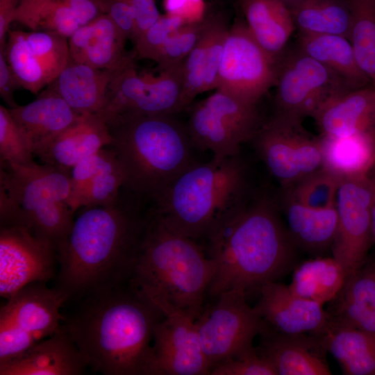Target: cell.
Masks as SVG:
<instances>
[{
	"label": "cell",
	"mask_w": 375,
	"mask_h": 375,
	"mask_svg": "<svg viewBox=\"0 0 375 375\" xmlns=\"http://www.w3.org/2000/svg\"><path fill=\"white\" fill-rule=\"evenodd\" d=\"M124 185V177L118 162L91 181L78 201L77 210L112 204L118 199Z\"/></svg>",
	"instance_id": "obj_41"
},
{
	"label": "cell",
	"mask_w": 375,
	"mask_h": 375,
	"mask_svg": "<svg viewBox=\"0 0 375 375\" xmlns=\"http://www.w3.org/2000/svg\"><path fill=\"white\" fill-rule=\"evenodd\" d=\"M374 200L375 185L367 175L340 178L335 203L338 223L331 251L346 276L365 262L375 243Z\"/></svg>",
	"instance_id": "obj_14"
},
{
	"label": "cell",
	"mask_w": 375,
	"mask_h": 375,
	"mask_svg": "<svg viewBox=\"0 0 375 375\" xmlns=\"http://www.w3.org/2000/svg\"><path fill=\"white\" fill-rule=\"evenodd\" d=\"M199 242L170 230L149 210L130 283L167 315L196 319L216 273Z\"/></svg>",
	"instance_id": "obj_4"
},
{
	"label": "cell",
	"mask_w": 375,
	"mask_h": 375,
	"mask_svg": "<svg viewBox=\"0 0 375 375\" xmlns=\"http://www.w3.org/2000/svg\"><path fill=\"white\" fill-rule=\"evenodd\" d=\"M164 8L167 14L178 16L186 23L198 22L205 17L203 0H164Z\"/></svg>",
	"instance_id": "obj_49"
},
{
	"label": "cell",
	"mask_w": 375,
	"mask_h": 375,
	"mask_svg": "<svg viewBox=\"0 0 375 375\" xmlns=\"http://www.w3.org/2000/svg\"><path fill=\"white\" fill-rule=\"evenodd\" d=\"M269 195L256 193L247 204L206 241L217 266L208 294L233 288L248 292L278 281L297 266L299 249Z\"/></svg>",
	"instance_id": "obj_3"
},
{
	"label": "cell",
	"mask_w": 375,
	"mask_h": 375,
	"mask_svg": "<svg viewBox=\"0 0 375 375\" xmlns=\"http://www.w3.org/2000/svg\"><path fill=\"white\" fill-rule=\"evenodd\" d=\"M242 8L253 38L278 60L296 28L288 6L278 0H242Z\"/></svg>",
	"instance_id": "obj_28"
},
{
	"label": "cell",
	"mask_w": 375,
	"mask_h": 375,
	"mask_svg": "<svg viewBox=\"0 0 375 375\" xmlns=\"http://www.w3.org/2000/svg\"><path fill=\"white\" fill-rule=\"evenodd\" d=\"M64 1L73 10L81 26L106 14L101 0Z\"/></svg>",
	"instance_id": "obj_51"
},
{
	"label": "cell",
	"mask_w": 375,
	"mask_h": 375,
	"mask_svg": "<svg viewBox=\"0 0 375 375\" xmlns=\"http://www.w3.org/2000/svg\"><path fill=\"white\" fill-rule=\"evenodd\" d=\"M321 137L323 168L338 177L367 175L375 162V140L362 136Z\"/></svg>",
	"instance_id": "obj_33"
},
{
	"label": "cell",
	"mask_w": 375,
	"mask_h": 375,
	"mask_svg": "<svg viewBox=\"0 0 375 375\" xmlns=\"http://www.w3.org/2000/svg\"><path fill=\"white\" fill-rule=\"evenodd\" d=\"M240 155L196 162L158 197L151 208L172 231L206 241L254 195Z\"/></svg>",
	"instance_id": "obj_5"
},
{
	"label": "cell",
	"mask_w": 375,
	"mask_h": 375,
	"mask_svg": "<svg viewBox=\"0 0 375 375\" xmlns=\"http://www.w3.org/2000/svg\"><path fill=\"white\" fill-rule=\"evenodd\" d=\"M193 317L174 312L156 325L145 375H207L210 367Z\"/></svg>",
	"instance_id": "obj_17"
},
{
	"label": "cell",
	"mask_w": 375,
	"mask_h": 375,
	"mask_svg": "<svg viewBox=\"0 0 375 375\" xmlns=\"http://www.w3.org/2000/svg\"><path fill=\"white\" fill-rule=\"evenodd\" d=\"M228 28L220 17L210 16L206 28L207 46L203 92L217 89L219 71Z\"/></svg>",
	"instance_id": "obj_43"
},
{
	"label": "cell",
	"mask_w": 375,
	"mask_h": 375,
	"mask_svg": "<svg viewBox=\"0 0 375 375\" xmlns=\"http://www.w3.org/2000/svg\"><path fill=\"white\" fill-rule=\"evenodd\" d=\"M53 0H22L15 21L31 31L36 30L39 15L43 8Z\"/></svg>",
	"instance_id": "obj_52"
},
{
	"label": "cell",
	"mask_w": 375,
	"mask_h": 375,
	"mask_svg": "<svg viewBox=\"0 0 375 375\" xmlns=\"http://www.w3.org/2000/svg\"><path fill=\"white\" fill-rule=\"evenodd\" d=\"M209 375H277V373L254 347L217 364L212 368Z\"/></svg>",
	"instance_id": "obj_45"
},
{
	"label": "cell",
	"mask_w": 375,
	"mask_h": 375,
	"mask_svg": "<svg viewBox=\"0 0 375 375\" xmlns=\"http://www.w3.org/2000/svg\"><path fill=\"white\" fill-rule=\"evenodd\" d=\"M312 117L322 136H362L375 140V87L341 94L324 103Z\"/></svg>",
	"instance_id": "obj_21"
},
{
	"label": "cell",
	"mask_w": 375,
	"mask_h": 375,
	"mask_svg": "<svg viewBox=\"0 0 375 375\" xmlns=\"http://www.w3.org/2000/svg\"><path fill=\"white\" fill-rule=\"evenodd\" d=\"M89 364L64 325L20 355L0 362V375H81Z\"/></svg>",
	"instance_id": "obj_20"
},
{
	"label": "cell",
	"mask_w": 375,
	"mask_h": 375,
	"mask_svg": "<svg viewBox=\"0 0 375 375\" xmlns=\"http://www.w3.org/2000/svg\"><path fill=\"white\" fill-rule=\"evenodd\" d=\"M81 26L64 0H53L40 12L35 31H53L69 39Z\"/></svg>",
	"instance_id": "obj_46"
},
{
	"label": "cell",
	"mask_w": 375,
	"mask_h": 375,
	"mask_svg": "<svg viewBox=\"0 0 375 375\" xmlns=\"http://www.w3.org/2000/svg\"><path fill=\"white\" fill-rule=\"evenodd\" d=\"M278 61L256 42L245 24L237 22L225 39L216 90L257 105L275 85Z\"/></svg>",
	"instance_id": "obj_15"
},
{
	"label": "cell",
	"mask_w": 375,
	"mask_h": 375,
	"mask_svg": "<svg viewBox=\"0 0 375 375\" xmlns=\"http://www.w3.org/2000/svg\"><path fill=\"white\" fill-rule=\"evenodd\" d=\"M251 141L283 190L323 168L321 137L307 131L301 120L276 112L262 124Z\"/></svg>",
	"instance_id": "obj_10"
},
{
	"label": "cell",
	"mask_w": 375,
	"mask_h": 375,
	"mask_svg": "<svg viewBox=\"0 0 375 375\" xmlns=\"http://www.w3.org/2000/svg\"><path fill=\"white\" fill-rule=\"evenodd\" d=\"M70 171L34 162L1 163L0 225H21L49 241L58 255L65 252L74 224L67 200Z\"/></svg>",
	"instance_id": "obj_7"
},
{
	"label": "cell",
	"mask_w": 375,
	"mask_h": 375,
	"mask_svg": "<svg viewBox=\"0 0 375 375\" xmlns=\"http://www.w3.org/2000/svg\"><path fill=\"white\" fill-rule=\"evenodd\" d=\"M115 71L98 69L70 60L49 90L77 113H97L103 107Z\"/></svg>",
	"instance_id": "obj_27"
},
{
	"label": "cell",
	"mask_w": 375,
	"mask_h": 375,
	"mask_svg": "<svg viewBox=\"0 0 375 375\" xmlns=\"http://www.w3.org/2000/svg\"><path fill=\"white\" fill-rule=\"evenodd\" d=\"M262 124L256 105L216 90L191 108L186 127L194 149L226 158L239 156Z\"/></svg>",
	"instance_id": "obj_9"
},
{
	"label": "cell",
	"mask_w": 375,
	"mask_h": 375,
	"mask_svg": "<svg viewBox=\"0 0 375 375\" xmlns=\"http://www.w3.org/2000/svg\"><path fill=\"white\" fill-rule=\"evenodd\" d=\"M142 201L123 188L112 204L85 207L74 220L54 286L67 300L130 281L149 215Z\"/></svg>",
	"instance_id": "obj_2"
},
{
	"label": "cell",
	"mask_w": 375,
	"mask_h": 375,
	"mask_svg": "<svg viewBox=\"0 0 375 375\" xmlns=\"http://www.w3.org/2000/svg\"><path fill=\"white\" fill-rule=\"evenodd\" d=\"M367 176L375 185V162L367 173Z\"/></svg>",
	"instance_id": "obj_54"
},
{
	"label": "cell",
	"mask_w": 375,
	"mask_h": 375,
	"mask_svg": "<svg viewBox=\"0 0 375 375\" xmlns=\"http://www.w3.org/2000/svg\"><path fill=\"white\" fill-rule=\"evenodd\" d=\"M288 7L299 33L338 35L349 39L351 0H297Z\"/></svg>",
	"instance_id": "obj_31"
},
{
	"label": "cell",
	"mask_w": 375,
	"mask_h": 375,
	"mask_svg": "<svg viewBox=\"0 0 375 375\" xmlns=\"http://www.w3.org/2000/svg\"><path fill=\"white\" fill-rule=\"evenodd\" d=\"M124 177V188L154 201L195 163L186 126L172 115H128L107 123Z\"/></svg>",
	"instance_id": "obj_6"
},
{
	"label": "cell",
	"mask_w": 375,
	"mask_h": 375,
	"mask_svg": "<svg viewBox=\"0 0 375 375\" xmlns=\"http://www.w3.org/2000/svg\"><path fill=\"white\" fill-rule=\"evenodd\" d=\"M206 28L199 41L183 62L181 103L183 109L191 103L197 95L204 92L207 46Z\"/></svg>",
	"instance_id": "obj_42"
},
{
	"label": "cell",
	"mask_w": 375,
	"mask_h": 375,
	"mask_svg": "<svg viewBox=\"0 0 375 375\" xmlns=\"http://www.w3.org/2000/svg\"><path fill=\"white\" fill-rule=\"evenodd\" d=\"M246 297L241 288L226 290L214 303L203 307L194 320L210 372L217 364L254 347L262 319Z\"/></svg>",
	"instance_id": "obj_12"
},
{
	"label": "cell",
	"mask_w": 375,
	"mask_h": 375,
	"mask_svg": "<svg viewBox=\"0 0 375 375\" xmlns=\"http://www.w3.org/2000/svg\"><path fill=\"white\" fill-rule=\"evenodd\" d=\"M127 39L112 19L103 14L81 26L69 39L70 60L91 67L117 71L130 55Z\"/></svg>",
	"instance_id": "obj_24"
},
{
	"label": "cell",
	"mask_w": 375,
	"mask_h": 375,
	"mask_svg": "<svg viewBox=\"0 0 375 375\" xmlns=\"http://www.w3.org/2000/svg\"><path fill=\"white\" fill-rule=\"evenodd\" d=\"M372 227H373V232L375 239V200L374 202L373 208H372Z\"/></svg>",
	"instance_id": "obj_55"
},
{
	"label": "cell",
	"mask_w": 375,
	"mask_h": 375,
	"mask_svg": "<svg viewBox=\"0 0 375 375\" xmlns=\"http://www.w3.org/2000/svg\"><path fill=\"white\" fill-rule=\"evenodd\" d=\"M260 356L269 361L277 375H330L327 351L319 334H286L277 331L262 320Z\"/></svg>",
	"instance_id": "obj_18"
},
{
	"label": "cell",
	"mask_w": 375,
	"mask_h": 375,
	"mask_svg": "<svg viewBox=\"0 0 375 375\" xmlns=\"http://www.w3.org/2000/svg\"><path fill=\"white\" fill-rule=\"evenodd\" d=\"M3 50L6 59L22 88L38 94L53 78L31 51L24 31H10Z\"/></svg>",
	"instance_id": "obj_35"
},
{
	"label": "cell",
	"mask_w": 375,
	"mask_h": 375,
	"mask_svg": "<svg viewBox=\"0 0 375 375\" xmlns=\"http://www.w3.org/2000/svg\"><path fill=\"white\" fill-rule=\"evenodd\" d=\"M183 62L157 77L140 76L130 55L115 71L101 109L96 113L106 124L124 115H173L181 103Z\"/></svg>",
	"instance_id": "obj_11"
},
{
	"label": "cell",
	"mask_w": 375,
	"mask_h": 375,
	"mask_svg": "<svg viewBox=\"0 0 375 375\" xmlns=\"http://www.w3.org/2000/svg\"><path fill=\"white\" fill-rule=\"evenodd\" d=\"M254 308L262 319L286 334L321 333L328 317L323 305L294 294L278 281L263 284Z\"/></svg>",
	"instance_id": "obj_19"
},
{
	"label": "cell",
	"mask_w": 375,
	"mask_h": 375,
	"mask_svg": "<svg viewBox=\"0 0 375 375\" xmlns=\"http://www.w3.org/2000/svg\"><path fill=\"white\" fill-rule=\"evenodd\" d=\"M281 210L294 244L315 257L331 250L337 228L335 205L324 208H310L283 194Z\"/></svg>",
	"instance_id": "obj_26"
},
{
	"label": "cell",
	"mask_w": 375,
	"mask_h": 375,
	"mask_svg": "<svg viewBox=\"0 0 375 375\" xmlns=\"http://www.w3.org/2000/svg\"><path fill=\"white\" fill-rule=\"evenodd\" d=\"M346 375H375V334L328 321L319 334Z\"/></svg>",
	"instance_id": "obj_29"
},
{
	"label": "cell",
	"mask_w": 375,
	"mask_h": 375,
	"mask_svg": "<svg viewBox=\"0 0 375 375\" xmlns=\"http://www.w3.org/2000/svg\"><path fill=\"white\" fill-rule=\"evenodd\" d=\"M34 153L24 132L12 117L8 108L0 106V162L29 165Z\"/></svg>",
	"instance_id": "obj_38"
},
{
	"label": "cell",
	"mask_w": 375,
	"mask_h": 375,
	"mask_svg": "<svg viewBox=\"0 0 375 375\" xmlns=\"http://www.w3.org/2000/svg\"><path fill=\"white\" fill-rule=\"evenodd\" d=\"M345 278L333 257H315L296 266L288 287L296 295L324 305L336 296Z\"/></svg>",
	"instance_id": "obj_32"
},
{
	"label": "cell",
	"mask_w": 375,
	"mask_h": 375,
	"mask_svg": "<svg viewBox=\"0 0 375 375\" xmlns=\"http://www.w3.org/2000/svg\"><path fill=\"white\" fill-rule=\"evenodd\" d=\"M22 88L16 76L9 66L3 50L0 49V95L8 108L17 107L14 92Z\"/></svg>",
	"instance_id": "obj_50"
},
{
	"label": "cell",
	"mask_w": 375,
	"mask_h": 375,
	"mask_svg": "<svg viewBox=\"0 0 375 375\" xmlns=\"http://www.w3.org/2000/svg\"><path fill=\"white\" fill-rule=\"evenodd\" d=\"M105 13L117 25L128 40H132L135 21L133 12L128 0H101Z\"/></svg>",
	"instance_id": "obj_47"
},
{
	"label": "cell",
	"mask_w": 375,
	"mask_h": 375,
	"mask_svg": "<svg viewBox=\"0 0 375 375\" xmlns=\"http://www.w3.org/2000/svg\"><path fill=\"white\" fill-rule=\"evenodd\" d=\"M185 24V21L178 16L160 15L133 42L136 54L140 58L153 60L168 38Z\"/></svg>",
	"instance_id": "obj_44"
},
{
	"label": "cell",
	"mask_w": 375,
	"mask_h": 375,
	"mask_svg": "<svg viewBox=\"0 0 375 375\" xmlns=\"http://www.w3.org/2000/svg\"><path fill=\"white\" fill-rule=\"evenodd\" d=\"M66 330L104 375H145L153 330L165 316L130 282L68 299Z\"/></svg>",
	"instance_id": "obj_1"
},
{
	"label": "cell",
	"mask_w": 375,
	"mask_h": 375,
	"mask_svg": "<svg viewBox=\"0 0 375 375\" xmlns=\"http://www.w3.org/2000/svg\"><path fill=\"white\" fill-rule=\"evenodd\" d=\"M275 85L276 112L301 121L331 99L353 90L299 48L279 58Z\"/></svg>",
	"instance_id": "obj_13"
},
{
	"label": "cell",
	"mask_w": 375,
	"mask_h": 375,
	"mask_svg": "<svg viewBox=\"0 0 375 375\" xmlns=\"http://www.w3.org/2000/svg\"><path fill=\"white\" fill-rule=\"evenodd\" d=\"M349 40L357 62L375 87V0H351Z\"/></svg>",
	"instance_id": "obj_34"
},
{
	"label": "cell",
	"mask_w": 375,
	"mask_h": 375,
	"mask_svg": "<svg viewBox=\"0 0 375 375\" xmlns=\"http://www.w3.org/2000/svg\"><path fill=\"white\" fill-rule=\"evenodd\" d=\"M299 49L343 79L353 90L372 85L360 68L349 40L338 35L299 34Z\"/></svg>",
	"instance_id": "obj_30"
},
{
	"label": "cell",
	"mask_w": 375,
	"mask_h": 375,
	"mask_svg": "<svg viewBox=\"0 0 375 375\" xmlns=\"http://www.w3.org/2000/svg\"><path fill=\"white\" fill-rule=\"evenodd\" d=\"M24 33L31 51L54 81L70 61L68 38L53 31Z\"/></svg>",
	"instance_id": "obj_37"
},
{
	"label": "cell",
	"mask_w": 375,
	"mask_h": 375,
	"mask_svg": "<svg viewBox=\"0 0 375 375\" xmlns=\"http://www.w3.org/2000/svg\"><path fill=\"white\" fill-rule=\"evenodd\" d=\"M339 181L340 177L322 168L283 191L301 204L324 208L335 206Z\"/></svg>",
	"instance_id": "obj_36"
},
{
	"label": "cell",
	"mask_w": 375,
	"mask_h": 375,
	"mask_svg": "<svg viewBox=\"0 0 375 375\" xmlns=\"http://www.w3.org/2000/svg\"><path fill=\"white\" fill-rule=\"evenodd\" d=\"M326 310L331 322L375 334V259L346 276Z\"/></svg>",
	"instance_id": "obj_22"
},
{
	"label": "cell",
	"mask_w": 375,
	"mask_h": 375,
	"mask_svg": "<svg viewBox=\"0 0 375 375\" xmlns=\"http://www.w3.org/2000/svg\"><path fill=\"white\" fill-rule=\"evenodd\" d=\"M117 164L114 151L106 147L82 160L72 169L71 190L67 203L73 212L77 210L78 201L91 181Z\"/></svg>",
	"instance_id": "obj_40"
},
{
	"label": "cell",
	"mask_w": 375,
	"mask_h": 375,
	"mask_svg": "<svg viewBox=\"0 0 375 375\" xmlns=\"http://www.w3.org/2000/svg\"><path fill=\"white\" fill-rule=\"evenodd\" d=\"M58 255L51 243L24 226L0 227V295L8 299L24 286L55 278Z\"/></svg>",
	"instance_id": "obj_16"
},
{
	"label": "cell",
	"mask_w": 375,
	"mask_h": 375,
	"mask_svg": "<svg viewBox=\"0 0 375 375\" xmlns=\"http://www.w3.org/2000/svg\"><path fill=\"white\" fill-rule=\"evenodd\" d=\"M131 6L135 21L134 33L132 42L147 28L153 25L160 17L153 0H128Z\"/></svg>",
	"instance_id": "obj_48"
},
{
	"label": "cell",
	"mask_w": 375,
	"mask_h": 375,
	"mask_svg": "<svg viewBox=\"0 0 375 375\" xmlns=\"http://www.w3.org/2000/svg\"><path fill=\"white\" fill-rule=\"evenodd\" d=\"M67 294L46 283H29L0 309V362L13 358L62 326Z\"/></svg>",
	"instance_id": "obj_8"
},
{
	"label": "cell",
	"mask_w": 375,
	"mask_h": 375,
	"mask_svg": "<svg viewBox=\"0 0 375 375\" xmlns=\"http://www.w3.org/2000/svg\"><path fill=\"white\" fill-rule=\"evenodd\" d=\"M22 0H0V49L5 45L10 25L15 21Z\"/></svg>",
	"instance_id": "obj_53"
},
{
	"label": "cell",
	"mask_w": 375,
	"mask_h": 375,
	"mask_svg": "<svg viewBox=\"0 0 375 375\" xmlns=\"http://www.w3.org/2000/svg\"><path fill=\"white\" fill-rule=\"evenodd\" d=\"M283 3H284L285 5H287L288 6H289L290 4L293 3L294 2H295L297 0H278Z\"/></svg>",
	"instance_id": "obj_56"
},
{
	"label": "cell",
	"mask_w": 375,
	"mask_h": 375,
	"mask_svg": "<svg viewBox=\"0 0 375 375\" xmlns=\"http://www.w3.org/2000/svg\"><path fill=\"white\" fill-rule=\"evenodd\" d=\"M208 21L209 16L205 15L200 21L184 24L168 38L153 60L162 70L182 63L202 37Z\"/></svg>",
	"instance_id": "obj_39"
},
{
	"label": "cell",
	"mask_w": 375,
	"mask_h": 375,
	"mask_svg": "<svg viewBox=\"0 0 375 375\" xmlns=\"http://www.w3.org/2000/svg\"><path fill=\"white\" fill-rule=\"evenodd\" d=\"M8 109L26 135L34 156L39 158L81 115L49 89L27 105Z\"/></svg>",
	"instance_id": "obj_23"
},
{
	"label": "cell",
	"mask_w": 375,
	"mask_h": 375,
	"mask_svg": "<svg viewBox=\"0 0 375 375\" xmlns=\"http://www.w3.org/2000/svg\"><path fill=\"white\" fill-rule=\"evenodd\" d=\"M106 123L96 113L81 114L40 157L44 164L69 170L80 161L110 144Z\"/></svg>",
	"instance_id": "obj_25"
}]
</instances>
